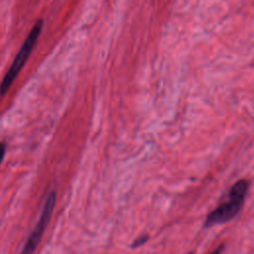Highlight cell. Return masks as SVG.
<instances>
[{
	"label": "cell",
	"mask_w": 254,
	"mask_h": 254,
	"mask_svg": "<svg viewBox=\"0 0 254 254\" xmlns=\"http://www.w3.org/2000/svg\"><path fill=\"white\" fill-rule=\"evenodd\" d=\"M248 189L249 182L247 180L243 179L237 181L229 190L228 199L218 205L207 215L204 223L205 227L223 223L233 218L240 211Z\"/></svg>",
	"instance_id": "obj_1"
},
{
	"label": "cell",
	"mask_w": 254,
	"mask_h": 254,
	"mask_svg": "<svg viewBox=\"0 0 254 254\" xmlns=\"http://www.w3.org/2000/svg\"><path fill=\"white\" fill-rule=\"evenodd\" d=\"M42 29H43V20L39 19L35 23L33 28L31 29L29 35L27 36L22 47L20 48L19 52L17 53L11 66L9 67L8 71L6 72L2 82L0 84V95H4L6 93V91L9 89V87L13 83L14 79L20 72L21 68L27 62V60H28V58H29L41 32H42Z\"/></svg>",
	"instance_id": "obj_2"
},
{
	"label": "cell",
	"mask_w": 254,
	"mask_h": 254,
	"mask_svg": "<svg viewBox=\"0 0 254 254\" xmlns=\"http://www.w3.org/2000/svg\"><path fill=\"white\" fill-rule=\"evenodd\" d=\"M55 202H56V192L53 190L49 193L42 214L40 216V219L37 223V225L35 226L34 230L32 231V233L30 234L22 252L23 253H30L36 250V248L38 247L41 238L47 228V225L52 217V213L54 211V207H55Z\"/></svg>",
	"instance_id": "obj_3"
},
{
	"label": "cell",
	"mask_w": 254,
	"mask_h": 254,
	"mask_svg": "<svg viewBox=\"0 0 254 254\" xmlns=\"http://www.w3.org/2000/svg\"><path fill=\"white\" fill-rule=\"evenodd\" d=\"M147 239H148V236H147V235H144V236L139 237V238H138V239H136V241L132 244V247H137V246H139V245L143 244Z\"/></svg>",
	"instance_id": "obj_4"
},
{
	"label": "cell",
	"mask_w": 254,
	"mask_h": 254,
	"mask_svg": "<svg viewBox=\"0 0 254 254\" xmlns=\"http://www.w3.org/2000/svg\"><path fill=\"white\" fill-rule=\"evenodd\" d=\"M5 149H6V145L3 144V143H0V164H1L2 159H3V157H4Z\"/></svg>",
	"instance_id": "obj_5"
}]
</instances>
